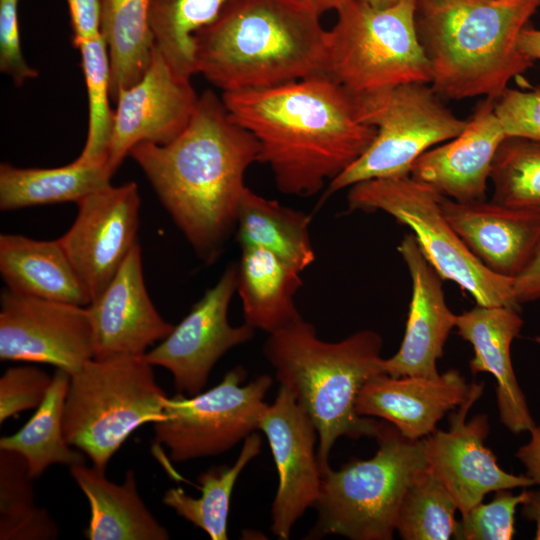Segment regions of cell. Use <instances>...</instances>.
I'll use <instances>...</instances> for the list:
<instances>
[{"instance_id":"4316f807","label":"cell","mask_w":540,"mask_h":540,"mask_svg":"<svg viewBox=\"0 0 540 540\" xmlns=\"http://www.w3.org/2000/svg\"><path fill=\"white\" fill-rule=\"evenodd\" d=\"M310 223L309 214L246 187L239 204L235 236L240 248L266 249L302 273L315 261Z\"/></svg>"},{"instance_id":"ee69618b","label":"cell","mask_w":540,"mask_h":540,"mask_svg":"<svg viewBox=\"0 0 540 540\" xmlns=\"http://www.w3.org/2000/svg\"><path fill=\"white\" fill-rule=\"evenodd\" d=\"M519 47L532 61H540V29L527 26L519 36Z\"/></svg>"},{"instance_id":"e575fe53","label":"cell","mask_w":540,"mask_h":540,"mask_svg":"<svg viewBox=\"0 0 540 540\" xmlns=\"http://www.w3.org/2000/svg\"><path fill=\"white\" fill-rule=\"evenodd\" d=\"M457 505L445 486L428 470L406 490L396 519L404 540H446L453 536Z\"/></svg>"},{"instance_id":"9a60e30c","label":"cell","mask_w":540,"mask_h":540,"mask_svg":"<svg viewBox=\"0 0 540 540\" xmlns=\"http://www.w3.org/2000/svg\"><path fill=\"white\" fill-rule=\"evenodd\" d=\"M190 77L175 71L154 47L151 62L134 85L119 90L106 166L113 175L142 142L167 144L188 125L198 102Z\"/></svg>"},{"instance_id":"ffe728a7","label":"cell","mask_w":540,"mask_h":540,"mask_svg":"<svg viewBox=\"0 0 540 540\" xmlns=\"http://www.w3.org/2000/svg\"><path fill=\"white\" fill-rule=\"evenodd\" d=\"M412 281V296L406 329L396 354L382 359L384 373L393 376L437 377V359L455 327L456 314L448 308L442 277L423 255L413 233L398 246Z\"/></svg>"},{"instance_id":"d6986e66","label":"cell","mask_w":540,"mask_h":540,"mask_svg":"<svg viewBox=\"0 0 540 540\" xmlns=\"http://www.w3.org/2000/svg\"><path fill=\"white\" fill-rule=\"evenodd\" d=\"M506 134L485 98L455 138L424 152L410 176L438 194L458 202L483 201L496 150Z\"/></svg>"},{"instance_id":"7402d4cb","label":"cell","mask_w":540,"mask_h":540,"mask_svg":"<svg viewBox=\"0 0 540 540\" xmlns=\"http://www.w3.org/2000/svg\"><path fill=\"white\" fill-rule=\"evenodd\" d=\"M444 216L472 253L491 271L514 278L539 237L540 214L493 202H458L442 196Z\"/></svg>"},{"instance_id":"1f68e13d","label":"cell","mask_w":540,"mask_h":540,"mask_svg":"<svg viewBox=\"0 0 540 540\" xmlns=\"http://www.w3.org/2000/svg\"><path fill=\"white\" fill-rule=\"evenodd\" d=\"M25 458L0 450V539L51 540L59 530L49 513L36 505Z\"/></svg>"},{"instance_id":"484cf974","label":"cell","mask_w":540,"mask_h":540,"mask_svg":"<svg viewBox=\"0 0 540 540\" xmlns=\"http://www.w3.org/2000/svg\"><path fill=\"white\" fill-rule=\"evenodd\" d=\"M236 268L244 323L272 334L302 318L294 300L303 284L301 272L259 247L241 248Z\"/></svg>"},{"instance_id":"cb8c5ba5","label":"cell","mask_w":540,"mask_h":540,"mask_svg":"<svg viewBox=\"0 0 540 540\" xmlns=\"http://www.w3.org/2000/svg\"><path fill=\"white\" fill-rule=\"evenodd\" d=\"M0 273L6 288L27 296L86 306L89 292L58 239L0 235Z\"/></svg>"},{"instance_id":"30bf717a","label":"cell","mask_w":540,"mask_h":540,"mask_svg":"<svg viewBox=\"0 0 540 540\" xmlns=\"http://www.w3.org/2000/svg\"><path fill=\"white\" fill-rule=\"evenodd\" d=\"M352 96L358 118L375 127L376 136L328 184L326 197L362 181L410 175L424 152L455 138L467 125V120L445 106L429 83H407Z\"/></svg>"},{"instance_id":"f35d334b","label":"cell","mask_w":540,"mask_h":540,"mask_svg":"<svg viewBox=\"0 0 540 540\" xmlns=\"http://www.w3.org/2000/svg\"><path fill=\"white\" fill-rule=\"evenodd\" d=\"M495 113L506 136L540 140V89H511L495 100Z\"/></svg>"},{"instance_id":"7bdbcfd3","label":"cell","mask_w":540,"mask_h":540,"mask_svg":"<svg viewBox=\"0 0 540 540\" xmlns=\"http://www.w3.org/2000/svg\"><path fill=\"white\" fill-rule=\"evenodd\" d=\"M530 433V441L518 449L516 457L525 466L526 475L540 488V425H535Z\"/></svg>"},{"instance_id":"c3c4849f","label":"cell","mask_w":540,"mask_h":540,"mask_svg":"<svg viewBox=\"0 0 540 540\" xmlns=\"http://www.w3.org/2000/svg\"><path fill=\"white\" fill-rule=\"evenodd\" d=\"M535 341H536L537 343L540 344V336H537V337L535 338Z\"/></svg>"},{"instance_id":"ac0fdd59","label":"cell","mask_w":540,"mask_h":540,"mask_svg":"<svg viewBox=\"0 0 540 540\" xmlns=\"http://www.w3.org/2000/svg\"><path fill=\"white\" fill-rule=\"evenodd\" d=\"M87 308L97 359L145 355L148 346L162 341L174 328L161 317L148 295L139 243Z\"/></svg>"},{"instance_id":"2e32d148","label":"cell","mask_w":540,"mask_h":540,"mask_svg":"<svg viewBox=\"0 0 540 540\" xmlns=\"http://www.w3.org/2000/svg\"><path fill=\"white\" fill-rule=\"evenodd\" d=\"M259 430L268 440L279 480L271 507V531L278 539L287 540L295 523L314 507L319 496L318 433L290 390L281 385L262 415Z\"/></svg>"},{"instance_id":"4fadbf2b","label":"cell","mask_w":540,"mask_h":540,"mask_svg":"<svg viewBox=\"0 0 540 540\" xmlns=\"http://www.w3.org/2000/svg\"><path fill=\"white\" fill-rule=\"evenodd\" d=\"M236 273V263L228 265L171 333L144 355L151 365L172 374L178 393H201L217 361L254 337L255 329L248 324L233 326L228 320Z\"/></svg>"},{"instance_id":"d6a6232c","label":"cell","mask_w":540,"mask_h":540,"mask_svg":"<svg viewBox=\"0 0 540 540\" xmlns=\"http://www.w3.org/2000/svg\"><path fill=\"white\" fill-rule=\"evenodd\" d=\"M230 0H152L155 45L179 74L195 73L194 36L212 23Z\"/></svg>"},{"instance_id":"83f0119b","label":"cell","mask_w":540,"mask_h":540,"mask_svg":"<svg viewBox=\"0 0 540 540\" xmlns=\"http://www.w3.org/2000/svg\"><path fill=\"white\" fill-rule=\"evenodd\" d=\"M105 164H81L75 160L56 168H19L0 165V209L75 202L110 184Z\"/></svg>"},{"instance_id":"7c38bea8","label":"cell","mask_w":540,"mask_h":540,"mask_svg":"<svg viewBox=\"0 0 540 540\" xmlns=\"http://www.w3.org/2000/svg\"><path fill=\"white\" fill-rule=\"evenodd\" d=\"M94 358L87 307L22 295H0V360L43 363L76 373Z\"/></svg>"},{"instance_id":"277c9868","label":"cell","mask_w":540,"mask_h":540,"mask_svg":"<svg viewBox=\"0 0 540 540\" xmlns=\"http://www.w3.org/2000/svg\"><path fill=\"white\" fill-rule=\"evenodd\" d=\"M540 0H416L415 22L441 97L497 100L530 69L519 36Z\"/></svg>"},{"instance_id":"44dd1931","label":"cell","mask_w":540,"mask_h":540,"mask_svg":"<svg viewBox=\"0 0 540 540\" xmlns=\"http://www.w3.org/2000/svg\"><path fill=\"white\" fill-rule=\"evenodd\" d=\"M470 392L471 385L454 369L437 377H393L380 373L361 388L356 412L364 417L382 418L403 436L420 439L435 431L437 422L460 406Z\"/></svg>"},{"instance_id":"60d3db41","label":"cell","mask_w":540,"mask_h":540,"mask_svg":"<svg viewBox=\"0 0 540 540\" xmlns=\"http://www.w3.org/2000/svg\"><path fill=\"white\" fill-rule=\"evenodd\" d=\"M76 48L101 35V0H67Z\"/></svg>"},{"instance_id":"ab89813d","label":"cell","mask_w":540,"mask_h":540,"mask_svg":"<svg viewBox=\"0 0 540 540\" xmlns=\"http://www.w3.org/2000/svg\"><path fill=\"white\" fill-rule=\"evenodd\" d=\"M19 0H0V70L15 85L38 76V71L25 60L18 21Z\"/></svg>"},{"instance_id":"ba28073f","label":"cell","mask_w":540,"mask_h":540,"mask_svg":"<svg viewBox=\"0 0 540 540\" xmlns=\"http://www.w3.org/2000/svg\"><path fill=\"white\" fill-rule=\"evenodd\" d=\"M416 0L375 8L352 0L328 30L326 74L351 95L402 84H430L415 22Z\"/></svg>"},{"instance_id":"4dcf8cb0","label":"cell","mask_w":540,"mask_h":540,"mask_svg":"<svg viewBox=\"0 0 540 540\" xmlns=\"http://www.w3.org/2000/svg\"><path fill=\"white\" fill-rule=\"evenodd\" d=\"M261 438L257 433L245 440L233 465L212 467L198 477L201 491L198 498L185 493L182 488H171L164 493L163 503L179 516L205 531L212 540H227L230 500L241 471L261 451Z\"/></svg>"},{"instance_id":"3957f363","label":"cell","mask_w":540,"mask_h":540,"mask_svg":"<svg viewBox=\"0 0 540 540\" xmlns=\"http://www.w3.org/2000/svg\"><path fill=\"white\" fill-rule=\"evenodd\" d=\"M320 17L297 0H230L194 36L195 73L222 93L326 74L328 30Z\"/></svg>"},{"instance_id":"836d02e7","label":"cell","mask_w":540,"mask_h":540,"mask_svg":"<svg viewBox=\"0 0 540 540\" xmlns=\"http://www.w3.org/2000/svg\"><path fill=\"white\" fill-rule=\"evenodd\" d=\"M490 180L493 202L540 214V140L506 136L496 150Z\"/></svg>"},{"instance_id":"f1b7e54d","label":"cell","mask_w":540,"mask_h":540,"mask_svg":"<svg viewBox=\"0 0 540 540\" xmlns=\"http://www.w3.org/2000/svg\"><path fill=\"white\" fill-rule=\"evenodd\" d=\"M152 0H101V34L110 59V93L138 82L151 62L155 38Z\"/></svg>"},{"instance_id":"b9f144b4","label":"cell","mask_w":540,"mask_h":540,"mask_svg":"<svg viewBox=\"0 0 540 540\" xmlns=\"http://www.w3.org/2000/svg\"><path fill=\"white\" fill-rule=\"evenodd\" d=\"M519 304L540 299V237L522 270L513 278Z\"/></svg>"},{"instance_id":"9c48e42d","label":"cell","mask_w":540,"mask_h":540,"mask_svg":"<svg viewBox=\"0 0 540 540\" xmlns=\"http://www.w3.org/2000/svg\"><path fill=\"white\" fill-rule=\"evenodd\" d=\"M349 188L350 211H383L408 226L442 279L458 284L479 305L519 311L513 278L491 271L472 253L444 216L442 195L410 175L366 180Z\"/></svg>"},{"instance_id":"7dc6e473","label":"cell","mask_w":540,"mask_h":540,"mask_svg":"<svg viewBox=\"0 0 540 540\" xmlns=\"http://www.w3.org/2000/svg\"><path fill=\"white\" fill-rule=\"evenodd\" d=\"M375 8H386L399 3L402 0H362Z\"/></svg>"},{"instance_id":"6da1fadb","label":"cell","mask_w":540,"mask_h":540,"mask_svg":"<svg viewBox=\"0 0 540 540\" xmlns=\"http://www.w3.org/2000/svg\"><path fill=\"white\" fill-rule=\"evenodd\" d=\"M258 154L255 137L211 90L199 95L188 125L173 141L142 142L129 152L206 264L217 260L235 232L245 174Z\"/></svg>"},{"instance_id":"f6af8a7d","label":"cell","mask_w":540,"mask_h":540,"mask_svg":"<svg viewBox=\"0 0 540 540\" xmlns=\"http://www.w3.org/2000/svg\"><path fill=\"white\" fill-rule=\"evenodd\" d=\"M521 512L524 518L536 523L535 539L540 540V489L529 490L527 500L522 503Z\"/></svg>"},{"instance_id":"8fae6325","label":"cell","mask_w":540,"mask_h":540,"mask_svg":"<svg viewBox=\"0 0 540 540\" xmlns=\"http://www.w3.org/2000/svg\"><path fill=\"white\" fill-rule=\"evenodd\" d=\"M246 377L238 365L208 391L167 398L163 419L153 423L154 440L168 449L171 461L223 454L259 430L273 380L263 374L242 385Z\"/></svg>"},{"instance_id":"8d00e7d4","label":"cell","mask_w":540,"mask_h":540,"mask_svg":"<svg viewBox=\"0 0 540 540\" xmlns=\"http://www.w3.org/2000/svg\"><path fill=\"white\" fill-rule=\"evenodd\" d=\"M529 490L514 495L508 489L496 491L493 500L472 507L456 523L454 538L458 540H510L514 535L516 507L524 503Z\"/></svg>"},{"instance_id":"74e56055","label":"cell","mask_w":540,"mask_h":540,"mask_svg":"<svg viewBox=\"0 0 540 540\" xmlns=\"http://www.w3.org/2000/svg\"><path fill=\"white\" fill-rule=\"evenodd\" d=\"M52 376L32 365L7 369L0 378V423L19 412L37 409L44 401Z\"/></svg>"},{"instance_id":"8992f818","label":"cell","mask_w":540,"mask_h":540,"mask_svg":"<svg viewBox=\"0 0 540 540\" xmlns=\"http://www.w3.org/2000/svg\"><path fill=\"white\" fill-rule=\"evenodd\" d=\"M379 448L368 460L351 461L322 474L309 539L339 535L352 540H390L403 496L427 469L424 438L409 439L380 423Z\"/></svg>"},{"instance_id":"f546056e","label":"cell","mask_w":540,"mask_h":540,"mask_svg":"<svg viewBox=\"0 0 540 540\" xmlns=\"http://www.w3.org/2000/svg\"><path fill=\"white\" fill-rule=\"evenodd\" d=\"M70 375L56 369L48 393L31 419L15 434L0 439V450L22 455L34 479L49 466L85 463V454L73 449L63 432V412Z\"/></svg>"},{"instance_id":"d590c367","label":"cell","mask_w":540,"mask_h":540,"mask_svg":"<svg viewBox=\"0 0 540 540\" xmlns=\"http://www.w3.org/2000/svg\"><path fill=\"white\" fill-rule=\"evenodd\" d=\"M88 95V133L80 155L81 164H105L114 121L109 100L110 59L102 36L83 42L78 47Z\"/></svg>"},{"instance_id":"603a6c76","label":"cell","mask_w":540,"mask_h":540,"mask_svg":"<svg viewBox=\"0 0 540 540\" xmlns=\"http://www.w3.org/2000/svg\"><path fill=\"white\" fill-rule=\"evenodd\" d=\"M522 325L516 309L479 304L456 315L455 323L458 334L473 347L474 357L469 363L472 374L487 372L495 378L500 420L514 434L530 432L535 426L510 355L512 341Z\"/></svg>"},{"instance_id":"52a82bcc","label":"cell","mask_w":540,"mask_h":540,"mask_svg":"<svg viewBox=\"0 0 540 540\" xmlns=\"http://www.w3.org/2000/svg\"><path fill=\"white\" fill-rule=\"evenodd\" d=\"M167 398L144 355L92 358L70 375L65 439L105 471L135 429L163 419Z\"/></svg>"},{"instance_id":"d4e9b609","label":"cell","mask_w":540,"mask_h":540,"mask_svg":"<svg viewBox=\"0 0 540 540\" xmlns=\"http://www.w3.org/2000/svg\"><path fill=\"white\" fill-rule=\"evenodd\" d=\"M70 474L88 499L90 520L84 536L90 540H167L168 531L145 506L137 492L135 473L115 484L105 471L85 463L69 467Z\"/></svg>"},{"instance_id":"5bb4252c","label":"cell","mask_w":540,"mask_h":540,"mask_svg":"<svg viewBox=\"0 0 540 540\" xmlns=\"http://www.w3.org/2000/svg\"><path fill=\"white\" fill-rule=\"evenodd\" d=\"M77 205L74 223L58 240L92 302L138 243L141 198L137 184L127 182L100 188Z\"/></svg>"},{"instance_id":"7a4b0ae2","label":"cell","mask_w":540,"mask_h":540,"mask_svg":"<svg viewBox=\"0 0 540 540\" xmlns=\"http://www.w3.org/2000/svg\"><path fill=\"white\" fill-rule=\"evenodd\" d=\"M221 97L230 117L257 140L258 162L283 194H317L376 136L358 118L353 96L327 74Z\"/></svg>"},{"instance_id":"e0dca14e","label":"cell","mask_w":540,"mask_h":540,"mask_svg":"<svg viewBox=\"0 0 540 540\" xmlns=\"http://www.w3.org/2000/svg\"><path fill=\"white\" fill-rule=\"evenodd\" d=\"M482 391L483 383H472L469 397L450 416V429L435 430L424 438L427 469L449 491L461 515L489 492L534 485L527 475L502 470L484 446L489 430L487 415H476L466 422L467 412Z\"/></svg>"},{"instance_id":"bcb514c9","label":"cell","mask_w":540,"mask_h":540,"mask_svg":"<svg viewBox=\"0 0 540 540\" xmlns=\"http://www.w3.org/2000/svg\"><path fill=\"white\" fill-rule=\"evenodd\" d=\"M314 10H316L319 14H323L328 11H335L337 12L340 8H342L344 5L349 3L352 0H297Z\"/></svg>"},{"instance_id":"5b68a950","label":"cell","mask_w":540,"mask_h":540,"mask_svg":"<svg viewBox=\"0 0 540 540\" xmlns=\"http://www.w3.org/2000/svg\"><path fill=\"white\" fill-rule=\"evenodd\" d=\"M381 336L358 331L337 342L324 341L315 327L300 318L269 334L263 354L281 386L293 394L318 433L317 455L322 474L339 437H376L380 423L356 412L357 396L373 376L384 373Z\"/></svg>"}]
</instances>
